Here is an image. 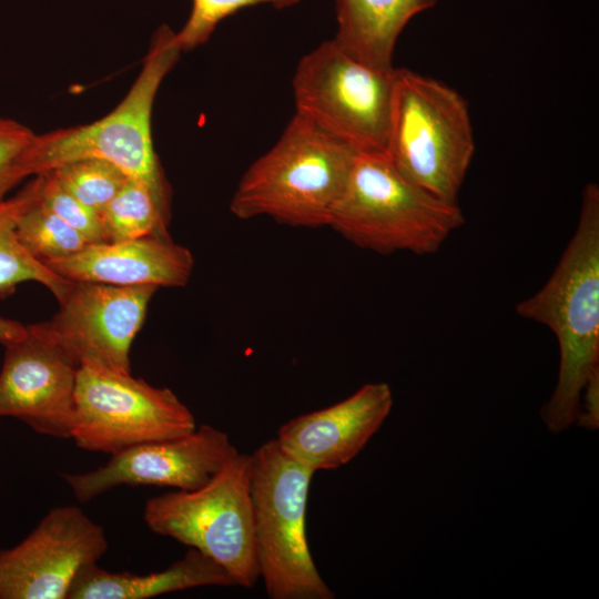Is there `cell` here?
Wrapping results in <instances>:
<instances>
[{"mask_svg":"<svg viewBox=\"0 0 599 599\" xmlns=\"http://www.w3.org/2000/svg\"><path fill=\"white\" fill-rule=\"evenodd\" d=\"M167 24L153 33L142 68L121 102L91 123L35 134L11 167L9 192L30 175H40L75 161L109 162L143 182L170 217L171 189L152 140V110L159 88L182 53Z\"/></svg>","mask_w":599,"mask_h":599,"instance_id":"obj_1","label":"cell"},{"mask_svg":"<svg viewBox=\"0 0 599 599\" xmlns=\"http://www.w3.org/2000/svg\"><path fill=\"white\" fill-rule=\"evenodd\" d=\"M516 313L551 329L559 346L555 389L541 408L549 430L578 419L582 390L599 369V187L586 185L579 220L544 286L516 305Z\"/></svg>","mask_w":599,"mask_h":599,"instance_id":"obj_2","label":"cell"},{"mask_svg":"<svg viewBox=\"0 0 599 599\" xmlns=\"http://www.w3.org/2000/svg\"><path fill=\"white\" fill-rule=\"evenodd\" d=\"M357 152L298 114L238 181L230 211L296 227L328 226Z\"/></svg>","mask_w":599,"mask_h":599,"instance_id":"obj_3","label":"cell"},{"mask_svg":"<svg viewBox=\"0 0 599 599\" xmlns=\"http://www.w3.org/2000/svg\"><path fill=\"white\" fill-rule=\"evenodd\" d=\"M465 222L457 202L408 180L385 153H357L328 223L354 245L383 255L436 253Z\"/></svg>","mask_w":599,"mask_h":599,"instance_id":"obj_4","label":"cell"},{"mask_svg":"<svg viewBox=\"0 0 599 599\" xmlns=\"http://www.w3.org/2000/svg\"><path fill=\"white\" fill-rule=\"evenodd\" d=\"M475 152L466 100L453 88L396 69L385 154L408 180L449 202Z\"/></svg>","mask_w":599,"mask_h":599,"instance_id":"obj_5","label":"cell"},{"mask_svg":"<svg viewBox=\"0 0 599 599\" xmlns=\"http://www.w3.org/2000/svg\"><path fill=\"white\" fill-rule=\"evenodd\" d=\"M251 499L260 579L271 599H334L306 536L313 470L287 455L276 439L252 454Z\"/></svg>","mask_w":599,"mask_h":599,"instance_id":"obj_6","label":"cell"},{"mask_svg":"<svg viewBox=\"0 0 599 599\" xmlns=\"http://www.w3.org/2000/svg\"><path fill=\"white\" fill-rule=\"evenodd\" d=\"M251 473V454L238 453L202 487L150 498L143 512L145 525L214 559L235 586L252 588L260 576Z\"/></svg>","mask_w":599,"mask_h":599,"instance_id":"obj_7","label":"cell"},{"mask_svg":"<svg viewBox=\"0 0 599 599\" xmlns=\"http://www.w3.org/2000/svg\"><path fill=\"white\" fill-rule=\"evenodd\" d=\"M395 70L370 65L325 40L298 61L292 80L295 113L357 153H385Z\"/></svg>","mask_w":599,"mask_h":599,"instance_id":"obj_8","label":"cell"},{"mask_svg":"<svg viewBox=\"0 0 599 599\" xmlns=\"http://www.w3.org/2000/svg\"><path fill=\"white\" fill-rule=\"evenodd\" d=\"M195 428L194 415L170 388L95 364L78 367L71 438L80 448L114 455Z\"/></svg>","mask_w":599,"mask_h":599,"instance_id":"obj_9","label":"cell"},{"mask_svg":"<svg viewBox=\"0 0 599 599\" xmlns=\"http://www.w3.org/2000/svg\"><path fill=\"white\" fill-rule=\"evenodd\" d=\"M158 290L71 281L58 313L29 329L60 348L74 364L90 363L131 374L130 349Z\"/></svg>","mask_w":599,"mask_h":599,"instance_id":"obj_10","label":"cell"},{"mask_svg":"<svg viewBox=\"0 0 599 599\" xmlns=\"http://www.w3.org/2000/svg\"><path fill=\"white\" fill-rule=\"evenodd\" d=\"M106 549L104 529L82 509L53 507L21 542L0 550V599H67L78 573Z\"/></svg>","mask_w":599,"mask_h":599,"instance_id":"obj_11","label":"cell"},{"mask_svg":"<svg viewBox=\"0 0 599 599\" xmlns=\"http://www.w3.org/2000/svg\"><path fill=\"white\" fill-rule=\"evenodd\" d=\"M238 450L230 436L211 425L170 439L128 448L104 465L63 478L85 502L118 486H158L193 490L205 485Z\"/></svg>","mask_w":599,"mask_h":599,"instance_id":"obj_12","label":"cell"},{"mask_svg":"<svg viewBox=\"0 0 599 599\" xmlns=\"http://www.w3.org/2000/svg\"><path fill=\"white\" fill-rule=\"evenodd\" d=\"M78 365L29 329L6 346L0 417H16L41 435L71 438Z\"/></svg>","mask_w":599,"mask_h":599,"instance_id":"obj_13","label":"cell"},{"mask_svg":"<svg viewBox=\"0 0 599 599\" xmlns=\"http://www.w3.org/2000/svg\"><path fill=\"white\" fill-rule=\"evenodd\" d=\"M387 383H367L331 406L298 415L280 426L276 441L314 473L354 459L382 427L393 407Z\"/></svg>","mask_w":599,"mask_h":599,"instance_id":"obj_14","label":"cell"},{"mask_svg":"<svg viewBox=\"0 0 599 599\" xmlns=\"http://www.w3.org/2000/svg\"><path fill=\"white\" fill-rule=\"evenodd\" d=\"M42 264L70 281L181 287L192 275L194 258L170 236L149 235L88 244L72 255Z\"/></svg>","mask_w":599,"mask_h":599,"instance_id":"obj_15","label":"cell"},{"mask_svg":"<svg viewBox=\"0 0 599 599\" xmlns=\"http://www.w3.org/2000/svg\"><path fill=\"white\" fill-rule=\"evenodd\" d=\"M199 587H235L227 571L194 548L169 567L146 575L113 572L97 564L75 577L67 599H149Z\"/></svg>","mask_w":599,"mask_h":599,"instance_id":"obj_16","label":"cell"},{"mask_svg":"<svg viewBox=\"0 0 599 599\" xmlns=\"http://www.w3.org/2000/svg\"><path fill=\"white\" fill-rule=\"evenodd\" d=\"M438 0H334L337 29L333 40L353 57L393 69L399 34L409 20Z\"/></svg>","mask_w":599,"mask_h":599,"instance_id":"obj_17","label":"cell"},{"mask_svg":"<svg viewBox=\"0 0 599 599\" xmlns=\"http://www.w3.org/2000/svg\"><path fill=\"white\" fill-rule=\"evenodd\" d=\"M41 175L17 194L0 199V300L10 296L17 285L28 281L43 284L59 300L71 284L40 261L19 242L16 229L22 214L38 201Z\"/></svg>","mask_w":599,"mask_h":599,"instance_id":"obj_18","label":"cell"},{"mask_svg":"<svg viewBox=\"0 0 599 599\" xmlns=\"http://www.w3.org/2000/svg\"><path fill=\"white\" fill-rule=\"evenodd\" d=\"M100 216L106 242L170 236V217L162 212L151 190L139 180L129 177Z\"/></svg>","mask_w":599,"mask_h":599,"instance_id":"obj_19","label":"cell"},{"mask_svg":"<svg viewBox=\"0 0 599 599\" xmlns=\"http://www.w3.org/2000/svg\"><path fill=\"white\" fill-rule=\"evenodd\" d=\"M16 233L22 246L41 263L81 251L89 243L41 203L40 196L20 217Z\"/></svg>","mask_w":599,"mask_h":599,"instance_id":"obj_20","label":"cell"},{"mask_svg":"<svg viewBox=\"0 0 599 599\" xmlns=\"http://www.w3.org/2000/svg\"><path fill=\"white\" fill-rule=\"evenodd\" d=\"M47 173L75 199L99 213L129 179L115 165L95 159L68 163Z\"/></svg>","mask_w":599,"mask_h":599,"instance_id":"obj_21","label":"cell"},{"mask_svg":"<svg viewBox=\"0 0 599 599\" xmlns=\"http://www.w3.org/2000/svg\"><path fill=\"white\" fill-rule=\"evenodd\" d=\"M300 2L302 0H191L189 17L175 32V42L182 52L193 50L204 44L224 19L244 8L268 4L283 10Z\"/></svg>","mask_w":599,"mask_h":599,"instance_id":"obj_22","label":"cell"},{"mask_svg":"<svg viewBox=\"0 0 599 599\" xmlns=\"http://www.w3.org/2000/svg\"><path fill=\"white\" fill-rule=\"evenodd\" d=\"M40 201L89 244L106 242L100 213L65 191L49 173L40 174Z\"/></svg>","mask_w":599,"mask_h":599,"instance_id":"obj_23","label":"cell"},{"mask_svg":"<svg viewBox=\"0 0 599 599\" xmlns=\"http://www.w3.org/2000/svg\"><path fill=\"white\" fill-rule=\"evenodd\" d=\"M35 133L22 123L0 116V199L6 196V181L17 159Z\"/></svg>","mask_w":599,"mask_h":599,"instance_id":"obj_24","label":"cell"},{"mask_svg":"<svg viewBox=\"0 0 599 599\" xmlns=\"http://www.w3.org/2000/svg\"><path fill=\"white\" fill-rule=\"evenodd\" d=\"M581 427L596 429L599 424V369L588 379L580 400V413L576 422Z\"/></svg>","mask_w":599,"mask_h":599,"instance_id":"obj_25","label":"cell"},{"mask_svg":"<svg viewBox=\"0 0 599 599\" xmlns=\"http://www.w3.org/2000/svg\"><path fill=\"white\" fill-rule=\"evenodd\" d=\"M28 335V326L17 321L0 316V344L4 347L23 339Z\"/></svg>","mask_w":599,"mask_h":599,"instance_id":"obj_26","label":"cell"}]
</instances>
